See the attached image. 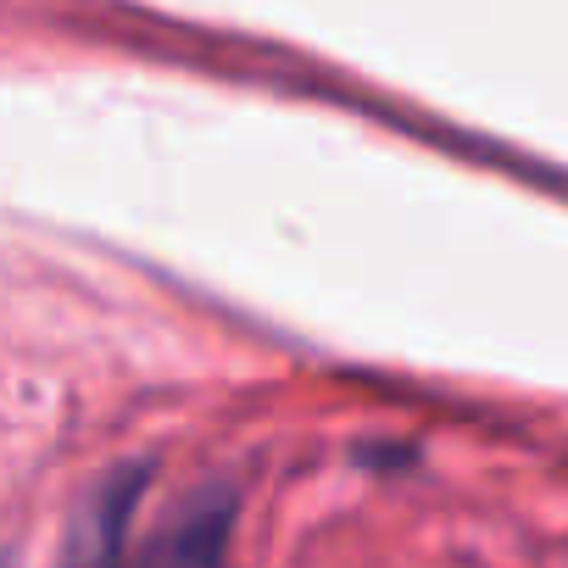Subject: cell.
Here are the masks:
<instances>
[{
    "instance_id": "cell-2",
    "label": "cell",
    "mask_w": 568,
    "mask_h": 568,
    "mask_svg": "<svg viewBox=\"0 0 568 568\" xmlns=\"http://www.w3.org/2000/svg\"><path fill=\"white\" fill-rule=\"evenodd\" d=\"M151 485V463H118L106 468L68 513L62 535V568H129V529L140 513V496Z\"/></svg>"
},
{
    "instance_id": "cell-1",
    "label": "cell",
    "mask_w": 568,
    "mask_h": 568,
    "mask_svg": "<svg viewBox=\"0 0 568 568\" xmlns=\"http://www.w3.org/2000/svg\"><path fill=\"white\" fill-rule=\"evenodd\" d=\"M240 490L229 479L195 485L129 557V568H229Z\"/></svg>"
}]
</instances>
